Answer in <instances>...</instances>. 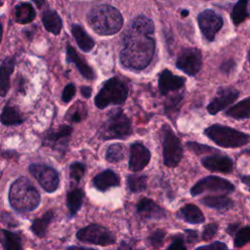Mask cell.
I'll list each match as a JSON object with an SVG mask.
<instances>
[{"label": "cell", "instance_id": "18", "mask_svg": "<svg viewBox=\"0 0 250 250\" xmlns=\"http://www.w3.org/2000/svg\"><path fill=\"white\" fill-rule=\"evenodd\" d=\"M92 184L98 190L105 191L111 188L118 187L120 185V179L113 170L107 169L97 174L94 177Z\"/></svg>", "mask_w": 250, "mask_h": 250}, {"label": "cell", "instance_id": "5", "mask_svg": "<svg viewBox=\"0 0 250 250\" xmlns=\"http://www.w3.org/2000/svg\"><path fill=\"white\" fill-rule=\"evenodd\" d=\"M131 133L130 119L123 113L121 108L110 110L100 129V136L104 140L125 139Z\"/></svg>", "mask_w": 250, "mask_h": 250}, {"label": "cell", "instance_id": "2", "mask_svg": "<svg viewBox=\"0 0 250 250\" xmlns=\"http://www.w3.org/2000/svg\"><path fill=\"white\" fill-rule=\"evenodd\" d=\"M8 197L11 207L20 213L35 210L41 199L38 190L26 177H20L12 183Z\"/></svg>", "mask_w": 250, "mask_h": 250}, {"label": "cell", "instance_id": "3", "mask_svg": "<svg viewBox=\"0 0 250 250\" xmlns=\"http://www.w3.org/2000/svg\"><path fill=\"white\" fill-rule=\"evenodd\" d=\"M88 22L97 33L111 35L120 30L123 25V18L116 8L109 5H99L89 12Z\"/></svg>", "mask_w": 250, "mask_h": 250}, {"label": "cell", "instance_id": "11", "mask_svg": "<svg viewBox=\"0 0 250 250\" xmlns=\"http://www.w3.org/2000/svg\"><path fill=\"white\" fill-rule=\"evenodd\" d=\"M198 26L204 38L211 42L215 39L217 32L223 26V19L215 11L207 9L201 12L197 17Z\"/></svg>", "mask_w": 250, "mask_h": 250}, {"label": "cell", "instance_id": "37", "mask_svg": "<svg viewBox=\"0 0 250 250\" xmlns=\"http://www.w3.org/2000/svg\"><path fill=\"white\" fill-rule=\"evenodd\" d=\"M250 242V226L244 227L240 229L234 237V246L235 247H242L243 245Z\"/></svg>", "mask_w": 250, "mask_h": 250}, {"label": "cell", "instance_id": "43", "mask_svg": "<svg viewBox=\"0 0 250 250\" xmlns=\"http://www.w3.org/2000/svg\"><path fill=\"white\" fill-rule=\"evenodd\" d=\"M167 250H187V248L184 245L183 239L181 237H176Z\"/></svg>", "mask_w": 250, "mask_h": 250}, {"label": "cell", "instance_id": "29", "mask_svg": "<svg viewBox=\"0 0 250 250\" xmlns=\"http://www.w3.org/2000/svg\"><path fill=\"white\" fill-rule=\"evenodd\" d=\"M15 18L16 21L21 24L32 21L35 18V11L33 6L25 2L17 5L15 8Z\"/></svg>", "mask_w": 250, "mask_h": 250}, {"label": "cell", "instance_id": "22", "mask_svg": "<svg viewBox=\"0 0 250 250\" xmlns=\"http://www.w3.org/2000/svg\"><path fill=\"white\" fill-rule=\"evenodd\" d=\"M41 20H42V23L47 31H49L55 35L60 34L62 27V21L61 17L57 14L56 11H54V10L44 11L42 13Z\"/></svg>", "mask_w": 250, "mask_h": 250}, {"label": "cell", "instance_id": "24", "mask_svg": "<svg viewBox=\"0 0 250 250\" xmlns=\"http://www.w3.org/2000/svg\"><path fill=\"white\" fill-rule=\"evenodd\" d=\"M55 218V213L53 210H48L39 218H35L31 224L30 229L38 237H44L46 235L47 229L53 219Z\"/></svg>", "mask_w": 250, "mask_h": 250}, {"label": "cell", "instance_id": "13", "mask_svg": "<svg viewBox=\"0 0 250 250\" xmlns=\"http://www.w3.org/2000/svg\"><path fill=\"white\" fill-rule=\"evenodd\" d=\"M239 96V93L232 88L225 87L220 88L215 98L207 105V110L210 114L214 115L219 111L227 108Z\"/></svg>", "mask_w": 250, "mask_h": 250}, {"label": "cell", "instance_id": "36", "mask_svg": "<svg viewBox=\"0 0 250 250\" xmlns=\"http://www.w3.org/2000/svg\"><path fill=\"white\" fill-rule=\"evenodd\" d=\"M86 167L81 162H73L69 166V176L70 180L75 184H78L82 177L84 176Z\"/></svg>", "mask_w": 250, "mask_h": 250}, {"label": "cell", "instance_id": "41", "mask_svg": "<svg viewBox=\"0 0 250 250\" xmlns=\"http://www.w3.org/2000/svg\"><path fill=\"white\" fill-rule=\"evenodd\" d=\"M75 95V86L73 84H67L62 94V100L63 103H68L72 100Z\"/></svg>", "mask_w": 250, "mask_h": 250}, {"label": "cell", "instance_id": "27", "mask_svg": "<svg viewBox=\"0 0 250 250\" xmlns=\"http://www.w3.org/2000/svg\"><path fill=\"white\" fill-rule=\"evenodd\" d=\"M201 202L205 206L216 210H229L233 206L232 200L227 195H208L201 199Z\"/></svg>", "mask_w": 250, "mask_h": 250}, {"label": "cell", "instance_id": "7", "mask_svg": "<svg viewBox=\"0 0 250 250\" xmlns=\"http://www.w3.org/2000/svg\"><path fill=\"white\" fill-rule=\"evenodd\" d=\"M163 162L167 167H176L183 157V148L180 140L168 125L162 127Z\"/></svg>", "mask_w": 250, "mask_h": 250}, {"label": "cell", "instance_id": "54", "mask_svg": "<svg viewBox=\"0 0 250 250\" xmlns=\"http://www.w3.org/2000/svg\"><path fill=\"white\" fill-rule=\"evenodd\" d=\"M243 153H248V154H250V149H246V150H244V151H243Z\"/></svg>", "mask_w": 250, "mask_h": 250}, {"label": "cell", "instance_id": "10", "mask_svg": "<svg viewBox=\"0 0 250 250\" xmlns=\"http://www.w3.org/2000/svg\"><path fill=\"white\" fill-rule=\"evenodd\" d=\"M233 189V185L228 180L217 176H208L200 179L197 183H195L190 188V193L192 196L201 194L204 191L229 193L232 192Z\"/></svg>", "mask_w": 250, "mask_h": 250}, {"label": "cell", "instance_id": "16", "mask_svg": "<svg viewBox=\"0 0 250 250\" xmlns=\"http://www.w3.org/2000/svg\"><path fill=\"white\" fill-rule=\"evenodd\" d=\"M202 165L209 171L220 173H230L232 171V160L228 156L209 155L201 160Z\"/></svg>", "mask_w": 250, "mask_h": 250}, {"label": "cell", "instance_id": "39", "mask_svg": "<svg viewBox=\"0 0 250 250\" xmlns=\"http://www.w3.org/2000/svg\"><path fill=\"white\" fill-rule=\"evenodd\" d=\"M164 236H165V231L162 230V229H157L155 231H153L149 237H148V240L150 242V244L153 246V247H160L162 245V242H163V239H164Z\"/></svg>", "mask_w": 250, "mask_h": 250}, {"label": "cell", "instance_id": "21", "mask_svg": "<svg viewBox=\"0 0 250 250\" xmlns=\"http://www.w3.org/2000/svg\"><path fill=\"white\" fill-rule=\"evenodd\" d=\"M15 68L13 58L5 59L0 64V96L5 97L10 89V76Z\"/></svg>", "mask_w": 250, "mask_h": 250}, {"label": "cell", "instance_id": "23", "mask_svg": "<svg viewBox=\"0 0 250 250\" xmlns=\"http://www.w3.org/2000/svg\"><path fill=\"white\" fill-rule=\"evenodd\" d=\"M178 216L188 224H201L205 218L200 209L193 204H187L178 212Z\"/></svg>", "mask_w": 250, "mask_h": 250}, {"label": "cell", "instance_id": "20", "mask_svg": "<svg viewBox=\"0 0 250 250\" xmlns=\"http://www.w3.org/2000/svg\"><path fill=\"white\" fill-rule=\"evenodd\" d=\"M72 128L68 125H61L55 131H49L43 138L44 146L55 147L61 144L65 145V140L71 135Z\"/></svg>", "mask_w": 250, "mask_h": 250}, {"label": "cell", "instance_id": "8", "mask_svg": "<svg viewBox=\"0 0 250 250\" xmlns=\"http://www.w3.org/2000/svg\"><path fill=\"white\" fill-rule=\"evenodd\" d=\"M76 238L82 242L100 246H108L116 241L114 233L99 224H90L80 229L76 232Z\"/></svg>", "mask_w": 250, "mask_h": 250}, {"label": "cell", "instance_id": "46", "mask_svg": "<svg viewBox=\"0 0 250 250\" xmlns=\"http://www.w3.org/2000/svg\"><path fill=\"white\" fill-rule=\"evenodd\" d=\"M186 232H187V239H188V242L192 243L194 240L197 239V232H196V231L188 229V230H186Z\"/></svg>", "mask_w": 250, "mask_h": 250}, {"label": "cell", "instance_id": "49", "mask_svg": "<svg viewBox=\"0 0 250 250\" xmlns=\"http://www.w3.org/2000/svg\"><path fill=\"white\" fill-rule=\"evenodd\" d=\"M116 250H131V246H130L129 243L123 241Z\"/></svg>", "mask_w": 250, "mask_h": 250}, {"label": "cell", "instance_id": "15", "mask_svg": "<svg viewBox=\"0 0 250 250\" xmlns=\"http://www.w3.org/2000/svg\"><path fill=\"white\" fill-rule=\"evenodd\" d=\"M185 78L173 74L170 70L164 69L158 76V89L162 95L181 89L185 84Z\"/></svg>", "mask_w": 250, "mask_h": 250}, {"label": "cell", "instance_id": "12", "mask_svg": "<svg viewBox=\"0 0 250 250\" xmlns=\"http://www.w3.org/2000/svg\"><path fill=\"white\" fill-rule=\"evenodd\" d=\"M176 66L188 75H195L202 66V55L196 48L184 49L176 61Z\"/></svg>", "mask_w": 250, "mask_h": 250}, {"label": "cell", "instance_id": "52", "mask_svg": "<svg viewBox=\"0 0 250 250\" xmlns=\"http://www.w3.org/2000/svg\"><path fill=\"white\" fill-rule=\"evenodd\" d=\"M181 14H182V16L186 17V16H188V10H183V11L181 12Z\"/></svg>", "mask_w": 250, "mask_h": 250}, {"label": "cell", "instance_id": "42", "mask_svg": "<svg viewBox=\"0 0 250 250\" xmlns=\"http://www.w3.org/2000/svg\"><path fill=\"white\" fill-rule=\"evenodd\" d=\"M194 250H228L227 245L224 242L221 241H214L211 244L208 245H204V246H200L197 247Z\"/></svg>", "mask_w": 250, "mask_h": 250}, {"label": "cell", "instance_id": "19", "mask_svg": "<svg viewBox=\"0 0 250 250\" xmlns=\"http://www.w3.org/2000/svg\"><path fill=\"white\" fill-rule=\"evenodd\" d=\"M66 61L68 62H73L76 65L77 69L79 70L80 74L84 78H86L88 80L95 79L96 75H95V72L92 69V67L86 62V61L83 58H81L77 54L75 49L69 45L66 47Z\"/></svg>", "mask_w": 250, "mask_h": 250}, {"label": "cell", "instance_id": "53", "mask_svg": "<svg viewBox=\"0 0 250 250\" xmlns=\"http://www.w3.org/2000/svg\"><path fill=\"white\" fill-rule=\"evenodd\" d=\"M2 34H3V28H2V24L0 23V43L2 40Z\"/></svg>", "mask_w": 250, "mask_h": 250}, {"label": "cell", "instance_id": "14", "mask_svg": "<svg viewBox=\"0 0 250 250\" xmlns=\"http://www.w3.org/2000/svg\"><path fill=\"white\" fill-rule=\"evenodd\" d=\"M150 160V151L141 143H134L130 147L128 167L133 172L142 171Z\"/></svg>", "mask_w": 250, "mask_h": 250}, {"label": "cell", "instance_id": "6", "mask_svg": "<svg viewBox=\"0 0 250 250\" xmlns=\"http://www.w3.org/2000/svg\"><path fill=\"white\" fill-rule=\"evenodd\" d=\"M128 96V88L124 82L116 77L108 79L95 97L98 108H104L109 104H122Z\"/></svg>", "mask_w": 250, "mask_h": 250}, {"label": "cell", "instance_id": "17", "mask_svg": "<svg viewBox=\"0 0 250 250\" xmlns=\"http://www.w3.org/2000/svg\"><path fill=\"white\" fill-rule=\"evenodd\" d=\"M137 212L146 219H163L166 217L165 210L158 206L153 200L144 197L137 204Z\"/></svg>", "mask_w": 250, "mask_h": 250}, {"label": "cell", "instance_id": "38", "mask_svg": "<svg viewBox=\"0 0 250 250\" xmlns=\"http://www.w3.org/2000/svg\"><path fill=\"white\" fill-rule=\"evenodd\" d=\"M187 146L192 150L193 152L200 154V153H207V152H211V151H216V149H214L211 146H205V145H201L198 143H194V142H189L187 143Z\"/></svg>", "mask_w": 250, "mask_h": 250}, {"label": "cell", "instance_id": "32", "mask_svg": "<svg viewBox=\"0 0 250 250\" xmlns=\"http://www.w3.org/2000/svg\"><path fill=\"white\" fill-rule=\"evenodd\" d=\"M3 233V248L5 250H22L21 237L18 232L8 229H2Z\"/></svg>", "mask_w": 250, "mask_h": 250}, {"label": "cell", "instance_id": "51", "mask_svg": "<svg viewBox=\"0 0 250 250\" xmlns=\"http://www.w3.org/2000/svg\"><path fill=\"white\" fill-rule=\"evenodd\" d=\"M32 1H33L39 8L44 4V0H32Z\"/></svg>", "mask_w": 250, "mask_h": 250}, {"label": "cell", "instance_id": "31", "mask_svg": "<svg viewBox=\"0 0 250 250\" xmlns=\"http://www.w3.org/2000/svg\"><path fill=\"white\" fill-rule=\"evenodd\" d=\"M0 121L3 125L11 126V125H17V124L22 123L23 118L14 106L6 105L3 108L2 113L0 115Z\"/></svg>", "mask_w": 250, "mask_h": 250}, {"label": "cell", "instance_id": "26", "mask_svg": "<svg viewBox=\"0 0 250 250\" xmlns=\"http://www.w3.org/2000/svg\"><path fill=\"white\" fill-rule=\"evenodd\" d=\"M84 191L79 188H73L66 193V207L69 212V217H73L82 206Z\"/></svg>", "mask_w": 250, "mask_h": 250}, {"label": "cell", "instance_id": "4", "mask_svg": "<svg viewBox=\"0 0 250 250\" xmlns=\"http://www.w3.org/2000/svg\"><path fill=\"white\" fill-rule=\"evenodd\" d=\"M204 134L216 145L222 147H240L250 141V136L236 129L220 124H214L204 130Z\"/></svg>", "mask_w": 250, "mask_h": 250}, {"label": "cell", "instance_id": "28", "mask_svg": "<svg viewBox=\"0 0 250 250\" xmlns=\"http://www.w3.org/2000/svg\"><path fill=\"white\" fill-rule=\"evenodd\" d=\"M226 115L234 119L250 118V97L229 107L226 111Z\"/></svg>", "mask_w": 250, "mask_h": 250}, {"label": "cell", "instance_id": "1", "mask_svg": "<svg viewBox=\"0 0 250 250\" xmlns=\"http://www.w3.org/2000/svg\"><path fill=\"white\" fill-rule=\"evenodd\" d=\"M154 49L155 41L152 37L132 30L124 36L120 62L127 68L133 70L144 69L150 63Z\"/></svg>", "mask_w": 250, "mask_h": 250}, {"label": "cell", "instance_id": "35", "mask_svg": "<svg viewBox=\"0 0 250 250\" xmlns=\"http://www.w3.org/2000/svg\"><path fill=\"white\" fill-rule=\"evenodd\" d=\"M124 158V146L120 144L110 145L105 152V159L108 162L116 163Z\"/></svg>", "mask_w": 250, "mask_h": 250}, {"label": "cell", "instance_id": "30", "mask_svg": "<svg viewBox=\"0 0 250 250\" xmlns=\"http://www.w3.org/2000/svg\"><path fill=\"white\" fill-rule=\"evenodd\" d=\"M131 28L138 33L145 35H150L154 32L153 21L146 16H138L137 18H135L132 22Z\"/></svg>", "mask_w": 250, "mask_h": 250}, {"label": "cell", "instance_id": "34", "mask_svg": "<svg viewBox=\"0 0 250 250\" xmlns=\"http://www.w3.org/2000/svg\"><path fill=\"white\" fill-rule=\"evenodd\" d=\"M127 188L133 193H138L146 188V176L145 175H129L127 177Z\"/></svg>", "mask_w": 250, "mask_h": 250}, {"label": "cell", "instance_id": "9", "mask_svg": "<svg viewBox=\"0 0 250 250\" xmlns=\"http://www.w3.org/2000/svg\"><path fill=\"white\" fill-rule=\"evenodd\" d=\"M28 170L46 192L52 193L58 189L60 176L56 169L46 164L32 163L28 166Z\"/></svg>", "mask_w": 250, "mask_h": 250}, {"label": "cell", "instance_id": "45", "mask_svg": "<svg viewBox=\"0 0 250 250\" xmlns=\"http://www.w3.org/2000/svg\"><path fill=\"white\" fill-rule=\"evenodd\" d=\"M82 111L75 109L72 113H70V120L72 122H80L81 119H83V115H82Z\"/></svg>", "mask_w": 250, "mask_h": 250}, {"label": "cell", "instance_id": "50", "mask_svg": "<svg viewBox=\"0 0 250 250\" xmlns=\"http://www.w3.org/2000/svg\"><path fill=\"white\" fill-rule=\"evenodd\" d=\"M236 227H237V225H230V226L228 228V231H229L230 234H232V233L234 232V230L236 229Z\"/></svg>", "mask_w": 250, "mask_h": 250}, {"label": "cell", "instance_id": "40", "mask_svg": "<svg viewBox=\"0 0 250 250\" xmlns=\"http://www.w3.org/2000/svg\"><path fill=\"white\" fill-rule=\"evenodd\" d=\"M217 230H218V226H217V224L212 223V224L207 225V226L204 228L203 231H202V238H203V240H205V241L210 240V239L216 234Z\"/></svg>", "mask_w": 250, "mask_h": 250}, {"label": "cell", "instance_id": "48", "mask_svg": "<svg viewBox=\"0 0 250 250\" xmlns=\"http://www.w3.org/2000/svg\"><path fill=\"white\" fill-rule=\"evenodd\" d=\"M65 250H95V249L88 248V247H80V246H68Z\"/></svg>", "mask_w": 250, "mask_h": 250}, {"label": "cell", "instance_id": "25", "mask_svg": "<svg viewBox=\"0 0 250 250\" xmlns=\"http://www.w3.org/2000/svg\"><path fill=\"white\" fill-rule=\"evenodd\" d=\"M71 33L75 39L78 47L84 52H90L94 46V40L88 35L84 28L79 24H73L71 27Z\"/></svg>", "mask_w": 250, "mask_h": 250}, {"label": "cell", "instance_id": "33", "mask_svg": "<svg viewBox=\"0 0 250 250\" xmlns=\"http://www.w3.org/2000/svg\"><path fill=\"white\" fill-rule=\"evenodd\" d=\"M248 1L249 0H238L233 6L231 12V20L233 24L238 25L243 22L246 18L249 17V13L247 10Z\"/></svg>", "mask_w": 250, "mask_h": 250}, {"label": "cell", "instance_id": "55", "mask_svg": "<svg viewBox=\"0 0 250 250\" xmlns=\"http://www.w3.org/2000/svg\"><path fill=\"white\" fill-rule=\"evenodd\" d=\"M248 60H249V62H250V50H249V52H248Z\"/></svg>", "mask_w": 250, "mask_h": 250}, {"label": "cell", "instance_id": "47", "mask_svg": "<svg viewBox=\"0 0 250 250\" xmlns=\"http://www.w3.org/2000/svg\"><path fill=\"white\" fill-rule=\"evenodd\" d=\"M81 94H82V96H83L84 98H86V99L90 98V96H91V94H92V89H91V87H88V86H83V87H81Z\"/></svg>", "mask_w": 250, "mask_h": 250}, {"label": "cell", "instance_id": "44", "mask_svg": "<svg viewBox=\"0 0 250 250\" xmlns=\"http://www.w3.org/2000/svg\"><path fill=\"white\" fill-rule=\"evenodd\" d=\"M234 66V62L232 61H226L224 63L221 65V70L225 73H229Z\"/></svg>", "mask_w": 250, "mask_h": 250}]
</instances>
